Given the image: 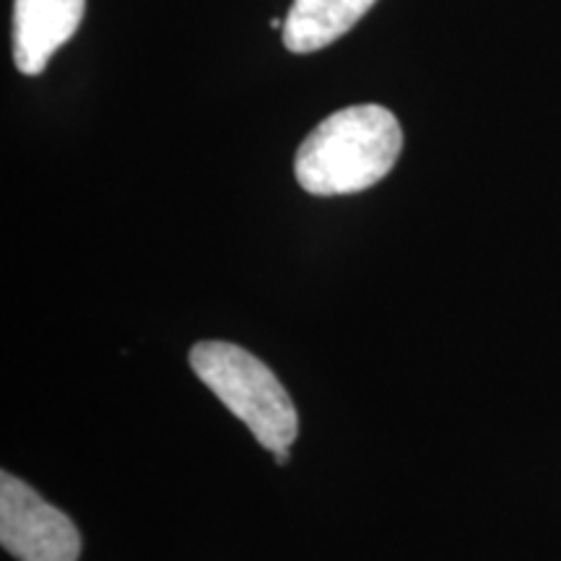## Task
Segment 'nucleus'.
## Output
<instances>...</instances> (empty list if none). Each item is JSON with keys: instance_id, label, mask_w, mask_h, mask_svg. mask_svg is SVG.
I'll return each instance as SVG.
<instances>
[{"instance_id": "obj_2", "label": "nucleus", "mask_w": 561, "mask_h": 561, "mask_svg": "<svg viewBox=\"0 0 561 561\" xmlns=\"http://www.w3.org/2000/svg\"><path fill=\"white\" fill-rule=\"evenodd\" d=\"M191 367L265 450L278 453L294 445L297 409L268 364L234 343L201 341L191 351Z\"/></svg>"}, {"instance_id": "obj_6", "label": "nucleus", "mask_w": 561, "mask_h": 561, "mask_svg": "<svg viewBox=\"0 0 561 561\" xmlns=\"http://www.w3.org/2000/svg\"><path fill=\"white\" fill-rule=\"evenodd\" d=\"M273 458H276L278 466H286V462H289V450H278V453H273Z\"/></svg>"}, {"instance_id": "obj_1", "label": "nucleus", "mask_w": 561, "mask_h": 561, "mask_svg": "<svg viewBox=\"0 0 561 561\" xmlns=\"http://www.w3.org/2000/svg\"><path fill=\"white\" fill-rule=\"evenodd\" d=\"M403 149L398 117L380 104L333 112L301 140L294 172L310 195H354L390 174Z\"/></svg>"}, {"instance_id": "obj_4", "label": "nucleus", "mask_w": 561, "mask_h": 561, "mask_svg": "<svg viewBox=\"0 0 561 561\" xmlns=\"http://www.w3.org/2000/svg\"><path fill=\"white\" fill-rule=\"evenodd\" d=\"M87 0H13V60L24 76H39L79 32Z\"/></svg>"}, {"instance_id": "obj_5", "label": "nucleus", "mask_w": 561, "mask_h": 561, "mask_svg": "<svg viewBox=\"0 0 561 561\" xmlns=\"http://www.w3.org/2000/svg\"><path fill=\"white\" fill-rule=\"evenodd\" d=\"M377 0H294L284 19V45L289 53L307 55L333 45Z\"/></svg>"}, {"instance_id": "obj_3", "label": "nucleus", "mask_w": 561, "mask_h": 561, "mask_svg": "<svg viewBox=\"0 0 561 561\" xmlns=\"http://www.w3.org/2000/svg\"><path fill=\"white\" fill-rule=\"evenodd\" d=\"M0 543L19 561H79L81 533L30 483L0 473Z\"/></svg>"}]
</instances>
